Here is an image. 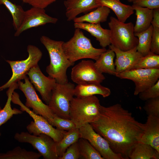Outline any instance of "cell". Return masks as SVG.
I'll list each match as a JSON object with an SVG mask.
<instances>
[{
	"label": "cell",
	"mask_w": 159,
	"mask_h": 159,
	"mask_svg": "<svg viewBox=\"0 0 159 159\" xmlns=\"http://www.w3.org/2000/svg\"><path fill=\"white\" fill-rule=\"evenodd\" d=\"M94 130L108 143L112 150L129 159V153L140 139L145 127L132 113L117 103L108 107L100 105L97 119L90 123Z\"/></svg>",
	"instance_id": "1"
},
{
	"label": "cell",
	"mask_w": 159,
	"mask_h": 159,
	"mask_svg": "<svg viewBox=\"0 0 159 159\" xmlns=\"http://www.w3.org/2000/svg\"><path fill=\"white\" fill-rule=\"evenodd\" d=\"M40 41L47 51L50 58V64L46 68L48 76L54 79L57 83L68 82L67 71L74 63L69 61L64 53L62 47L64 42L53 40L45 36L41 37Z\"/></svg>",
	"instance_id": "2"
},
{
	"label": "cell",
	"mask_w": 159,
	"mask_h": 159,
	"mask_svg": "<svg viewBox=\"0 0 159 159\" xmlns=\"http://www.w3.org/2000/svg\"><path fill=\"white\" fill-rule=\"evenodd\" d=\"M64 53L68 59L74 63L83 59L97 60L107 50L105 48H96L92 46L90 40L78 28L75 30L73 36L62 45Z\"/></svg>",
	"instance_id": "3"
},
{
	"label": "cell",
	"mask_w": 159,
	"mask_h": 159,
	"mask_svg": "<svg viewBox=\"0 0 159 159\" xmlns=\"http://www.w3.org/2000/svg\"><path fill=\"white\" fill-rule=\"evenodd\" d=\"M100 105L99 100L95 95L73 97L70 103L69 117L76 128L95 121L99 116Z\"/></svg>",
	"instance_id": "4"
},
{
	"label": "cell",
	"mask_w": 159,
	"mask_h": 159,
	"mask_svg": "<svg viewBox=\"0 0 159 159\" xmlns=\"http://www.w3.org/2000/svg\"><path fill=\"white\" fill-rule=\"evenodd\" d=\"M110 44L122 51L136 47L138 38L134 35V25L132 22H122L113 16L108 23Z\"/></svg>",
	"instance_id": "5"
},
{
	"label": "cell",
	"mask_w": 159,
	"mask_h": 159,
	"mask_svg": "<svg viewBox=\"0 0 159 159\" xmlns=\"http://www.w3.org/2000/svg\"><path fill=\"white\" fill-rule=\"evenodd\" d=\"M11 101L14 104L19 105L21 110L26 112L33 119L34 121L31 122L26 127L30 134L35 135L45 134L51 137L56 142L59 141L65 135L66 131L54 128L44 117L36 114L26 107L21 101L18 93L14 91L12 95Z\"/></svg>",
	"instance_id": "6"
},
{
	"label": "cell",
	"mask_w": 159,
	"mask_h": 159,
	"mask_svg": "<svg viewBox=\"0 0 159 159\" xmlns=\"http://www.w3.org/2000/svg\"><path fill=\"white\" fill-rule=\"evenodd\" d=\"M74 84L70 82L63 84L57 83L47 104L55 116L70 119V105L74 96Z\"/></svg>",
	"instance_id": "7"
},
{
	"label": "cell",
	"mask_w": 159,
	"mask_h": 159,
	"mask_svg": "<svg viewBox=\"0 0 159 159\" xmlns=\"http://www.w3.org/2000/svg\"><path fill=\"white\" fill-rule=\"evenodd\" d=\"M28 54L26 59L21 60H6L12 72V76L9 80L0 87L3 90L9 88L11 85L24 79L29 70L38 64L41 59L42 53L37 47L29 45L27 48Z\"/></svg>",
	"instance_id": "8"
},
{
	"label": "cell",
	"mask_w": 159,
	"mask_h": 159,
	"mask_svg": "<svg viewBox=\"0 0 159 159\" xmlns=\"http://www.w3.org/2000/svg\"><path fill=\"white\" fill-rule=\"evenodd\" d=\"M14 138L18 142L29 143L37 150L45 159H59L56 152V143L49 136L44 134L35 135L28 132H16Z\"/></svg>",
	"instance_id": "9"
},
{
	"label": "cell",
	"mask_w": 159,
	"mask_h": 159,
	"mask_svg": "<svg viewBox=\"0 0 159 159\" xmlns=\"http://www.w3.org/2000/svg\"><path fill=\"white\" fill-rule=\"evenodd\" d=\"M115 75L121 79L132 81L135 86L134 94L137 95L153 85L159 80V68L133 69L116 73Z\"/></svg>",
	"instance_id": "10"
},
{
	"label": "cell",
	"mask_w": 159,
	"mask_h": 159,
	"mask_svg": "<svg viewBox=\"0 0 159 159\" xmlns=\"http://www.w3.org/2000/svg\"><path fill=\"white\" fill-rule=\"evenodd\" d=\"M24 82H17L18 88L23 92L26 98L25 105L32 109L36 114L42 116L48 121L54 116L48 105L44 103L37 94L35 88L26 76Z\"/></svg>",
	"instance_id": "11"
},
{
	"label": "cell",
	"mask_w": 159,
	"mask_h": 159,
	"mask_svg": "<svg viewBox=\"0 0 159 159\" xmlns=\"http://www.w3.org/2000/svg\"><path fill=\"white\" fill-rule=\"evenodd\" d=\"M71 78L77 85H84L100 84L105 78L97 68L95 62L90 60H83L72 68Z\"/></svg>",
	"instance_id": "12"
},
{
	"label": "cell",
	"mask_w": 159,
	"mask_h": 159,
	"mask_svg": "<svg viewBox=\"0 0 159 159\" xmlns=\"http://www.w3.org/2000/svg\"><path fill=\"white\" fill-rule=\"evenodd\" d=\"M79 130L80 138L87 140L104 159H124L121 155L113 151L107 141L95 132L90 123L86 124Z\"/></svg>",
	"instance_id": "13"
},
{
	"label": "cell",
	"mask_w": 159,
	"mask_h": 159,
	"mask_svg": "<svg viewBox=\"0 0 159 159\" xmlns=\"http://www.w3.org/2000/svg\"><path fill=\"white\" fill-rule=\"evenodd\" d=\"M27 75L35 89L39 92L42 99L47 105L52 91L57 84L55 80L45 76L41 70L38 64L32 68Z\"/></svg>",
	"instance_id": "14"
},
{
	"label": "cell",
	"mask_w": 159,
	"mask_h": 159,
	"mask_svg": "<svg viewBox=\"0 0 159 159\" xmlns=\"http://www.w3.org/2000/svg\"><path fill=\"white\" fill-rule=\"evenodd\" d=\"M58 19L46 13L44 9L32 7L25 11L24 16L19 27L14 34L17 37L24 31L34 27L44 25L48 23L56 24Z\"/></svg>",
	"instance_id": "15"
},
{
	"label": "cell",
	"mask_w": 159,
	"mask_h": 159,
	"mask_svg": "<svg viewBox=\"0 0 159 159\" xmlns=\"http://www.w3.org/2000/svg\"><path fill=\"white\" fill-rule=\"evenodd\" d=\"M109 47L115 54L116 74L132 69L142 57L137 51L136 47L127 51H122L111 44Z\"/></svg>",
	"instance_id": "16"
},
{
	"label": "cell",
	"mask_w": 159,
	"mask_h": 159,
	"mask_svg": "<svg viewBox=\"0 0 159 159\" xmlns=\"http://www.w3.org/2000/svg\"><path fill=\"white\" fill-rule=\"evenodd\" d=\"M138 142L150 145L159 153V117L148 116Z\"/></svg>",
	"instance_id": "17"
},
{
	"label": "cell",
	"mask_w": 159,
	"mask_h": 159,
	"mask_svg": "<svg viewBox=\"0 0 159 159\" xmlns=\"http://www.w3.org/2000/svg\"><path fill=\"white\" fill-rule=\"evenodd\" d=\"M64 4L66 8V16L68 21H73L81 13L86 14L99 6L95 0H65Z\"/></svg>",
	"instance_id": "18"
},
{
	"label": "cell",
	"mask_w": 159,
	"mask_h": 159,
	"mask_svg": "<svg viewBox=\"0 0 159 159\" xmlns=\"http://www.w3.org/2000/svg\"><path fill=\"white\" fill-rule=\"evenodd\" d=\"M74 28L85 30L95 37L99 42L100 46L105 48L110 44V40L109 29H104L100 24H93L86 22H74Z\"/></svg>",
	"instance_id": "19"
},
{
	"label": "cell",
	"mask_w": 159,
	"mask_h": 159,
	"mask_svg": "<svg viewBox=\"0 0 159 159\" xmlns=\"http://www.w3.org/2000/svg\"><path fill=\"white\" fill-rule=\"evenodd\" d=\"M95 2L98 6H105L111 9L117 19L122 22H125L134 13L132 6L124 4L120 0H95Z\"/></svg>",
	"instance_id": "20"
},
{
	"label": "cell",
	"mask_w": 159,
	"mask_h": 159,
	"mask_svg": "<svg viewBox=\"0 0 159 159\" xmlns=\"http://www.w3.org/2000/svg\"><path fill=\"white\" fill-rule=\"evenodd\" d=\"M111 93L109 88L102 86L99 83L78 84L74 89V96L77 97L99 95L103 97H106L109 96Z\"/></svg>",
	"instance_id": "21"
},
{
	"label": "cell",
	"mask_w": 159,
	"mask_h": 159,
	"mask_svg": "<svg viewBox=\"0 0 159 159\" xmlns=\"http://www.w3.org/2000/svg\"><path fill=\"white\" fill-rule=\"evenodd\" d=\"M135 11L136 20L134 26V34L140 32L148 29L151 25L153 10L132 4Z\"/></svg>",
	"instance_id": "22"
},
{
	"label": "cell",
	"mask_w": 159,
	"mask_h": 159,
	"mask_svg": "<svg viewBox=\"0 0 159 159\" xmlns=\"http://www.w3.org/2000/svg\"><path fill=\"white\" fill-rule=\"evenodd\" d=\"M110 13V9L105 6H99L96 9L85 15L76 17L74 22H86L93 24H99L107 21Z\"/></svg>",
	"instance_id": "23"
},
{
	"label": "cell",
	"mask_w": 159,
	"mask_h": 159,
	"mask_svg": "<svg viewBox=\"0 0 159 159\" xmlns=\"http://www.w3.org/2000/svg\"><path fill=\"white\" fill-rule=\"evenodd\" d=\"M128 157L130 159H159V153L150 145L138 142L130 150Z\"/></svg>",
	"instance_id": "24"
},
{
	"label": "cell",
	"mask_w": 159,
	"mask_h": 159,
	"mask_svg": "<svg viewBox=\"0 0 159 159\" xmlns=\"http://www.w3.org/2000/svg\"><path fill=\"white\" fill-rule=\"evenodd\" d=\"M115 57L114 52L109 49L102 53L95 62L97 69L101 73L115 75V67L114 60Z\"/></svg>",
	"instance_id": "25"
},
{
	"label": "cell",
	"mask_w": 159,
	"mask_h": 159,
	"mask_svg": "<svg viewBox=\"0 0 159 159\" xmlns=\"http://www.w3.org/2000/svg\"><path fill=\"white\" fill-rule=\"evenodd\" d=\"M8 88L6 92L8 97L4 107L0 110V127L9 120L13 115L21 114L23 112L16 108H12L11 107L12 95L15 90L18 88L17 83L12 84ZM1 135L0 132V137Z\"/></svg>",
	"instance_id": "26"
},
{
	"label": "cell",
	"mask_w": 159,
	"mask_h": 159,
	"mask_svg": "<svg viewBox=\"0 0 159 159\" xmlns=\"http://www.w3.org/2000/svg\"><path fill=\"white\" fill-rule=\"evenodd\" d=\"M79 138V129L76 128L66 132L62 139L59 142L56 143V152L59 159L67 148L77 142Z\"/></svg>",
	"instance_id": "27"
},
{
	"label": "cell",
	"mask_w": 159,
	"mask_h": 159,
	"mask_svg": "<svg viewBox=\"0 0 159 159\" xmlns=\"http://www.w3.org/2000/svg\"><path fill=\"white\" fill-rule=\"evenodd\" d=\"M41 156L39 153L28 151L19 146L6 153H0V159H38Z\"/></svg>",
	"instance_id": "28"
},
{
	"label": "cell",
	"mask_w": 159,
	"mask_h": 159,
	"mask_svg": "<svg viewBox=\"0 0 159 159\" xmlns=\"http://www.w3.org/2000/svg\"><path fill=\"white\" fill-rule=\"evenodd\" d=\"M1 4L4 5L11 14L13 18V25L16 30L22 22L25 11L21 6L13 4L9 0H0V5Z\"/></svg>",
	"instance_id": "29"
},
{
	"label": "cell",
	"mask_w": 159,
	"mask_h": 159,
	"mask_svg": "<svg viewBox=\"0 0 159 159\" xmlns=\"http://www.w3.org/2000/svg\"><path fill=\"white\" fill-rule=\"evenodd\" d=\"M153 30V26L151 25L147 30L134 34L138 39V44L136 47L137 51L142 56L146 55L150 52Z\"/></svg>",
	"instance_id": "30"
},
{
	"label": "cell",
	"mask_w": 159,
	"mask_h": 159,
	"mask_svg": "<svg viewBox=\"0 0 159 159\" xmlns=\"http://www.w3.org/2000/svg\"><path fill=\"white\" fill-rule=\"evenodd\" d=\"M77 142L80 154V159H104L99 152L86 139L80 138Z\"/></svg>",
	"instance_id": "31"
},
{
	"label": "cell",
	"mask_w": 159,
	"mask_h": 159,
	"mask_svg": "<svg viewBox=\"0 0 159 159\" xmlns=\"http://www.w3.org/2000/svg\"><path fill=\"white\" fill-rule=\"evenodd\" d=\"M138 68H159V55L150 51L146 55L142 56L132 69Z\"/></svg>",
	"instance_id": "32"
},
{
	"label": "cell",
	"mask_w": 159,
	"mask_h": 159,
	"mask_svg": "<svg viewBox=\"0 0 159 159\" xmlns=\"http://www.w3.org/2000/svg\"><path fill=\"white\" fill-rule=\"evenodd\" d=\"M48 122L52 126L60 130L67 131L76 128L75 124L70 119L63 118L56 116Z\"/></svg>",
	"instance_id": "33"
},
{
	"label": "cell",
	"mask_w": 159,
	"mask_h": 159,
	"mask_svg": "<svg viewBox=\"0 0 159 159\" xmlns=\"http://www.w3.org/2000/svg\"><path fill=\"white\" fill-rule=\"evenodd\" d=\"M143 109L148 116L159 117V97L146 100Z\"/></svg>",
	"instance_id": "34"
},
{
	"label": "cell",
	"mask_w": 159,
	"mask_h": 159,
	"mask_svg": "<svg viewBox=\"0 0 159 159\" xmlns=\"http://www.w3.org/2000/svg\"><path fill=\"white\" fill-rule=\"evenodd\" d=\"M138 95L139 98L145 101L159 97V80L153 85L140 92Z\"/></svg>",
	"instance_id": "35"
},
{
	"label": "cell",
	"mask_w": 159,
	"mask_h": 159,
	"mask_svg": "<svg viewBox=\"0 0 159 159\" xmlns=\"http://www.w3.org/2000/svg\"><path fill=\"white\" fill-rule=\"evenodd\" d=\"M80 158V153L77 142L69 147L59 159H78Z\"/></svg>",
	"instance_id": "36"
},
{
	"label": "cell",
	"mask_w": 159,
	"mask_h": 159,
	"mask_svg": "<svg viewBox=\"0 0 159 159\" xmlns=\"http://www.w3.org/2000/svg\"><path fill=\"white\" fill-rule=\"evenodd\" d=\"M153 26L150 51L157 54H159V27Z\"/></svg>",
	"instance_id": "37"
},
{
	"label": "cell",
	"mask_w": 159,
	"mask_h": 159,
	"mask_svg": "<svg viewBox=\"0 0 159 159\" xmlns=\"http://www.w3.org/2000/svg\"><path fill=\"white\" fill-rule=\"evenodd\" d=\"M133 4L154 9L159 8V0H134Z\"/></svg>",
	"instance_id": "38"
},
{
	"label": "cell",
	"mask_w": 159,
	"mask_h": 159,
	"mask_svg": "<svg viewBox=\"0 0 159 159\" xmlns=\"http://www.w3.org/2000/svg\"><path fill=\"white\" fill-rule=\"evenodd\" d=\"M32 6L45 9L57 0H21Z\"/></svg>",
	"instance_id": "39"
},
{
	"label": "cell",
	"mask_w": 159,
	"mask_h": 159,
	"mask_svg": "<svg viewBox=\"0 0 159 159\" xmlns=\"http://www.w3.org/2000/svg\"><path fill=\"white\" fill-rule=\"evenodd\" d=\"M151 25L153 26L159 27V8L153 10V17Z\"/></svg>",
	"instance_id": "40"
},
{
	"label": "cell",
	"mask_w": 159,
	"mask_h": 159,
	"mask_svg": "<svg viewBox=\"0 0 159 159\" xmlns=\"http://www.w3.org/2000/svg\"><path fill=\"white\" fill-rule=\"evenodd\" d=\"M128 2H132L134 0H127Z\"/></svg>",
	"instance_id": "41"
},
{
	"label": "cell",
	"mask_w": 159,
	"mask_h": 159,
	"mask_svg": "<svg viewBox=\"0 0 159 159\" xmlns=\"http://www.w3.org/2000/svg\"><path fill=\"white\" fill-rule=\"evenodd\" d=\"M3 90L0 87V92L2 90Z\"/></svg>",
	"instance_id": "42"
},
{
	"label": "cell",
	"mask_w": 159,
	"mask_h": 159,
	"mask_svg": "<svg viewBox=\"0 0 159 159\" xmlns=\"http://www.w3.org/2000/svg\"><path fill=\"white\" fill-rule=\"evenodd\" d=\"M1 107L0 106V110H1Z\"/></svg>",
	"instance_id": "43"
}]
</instances>
